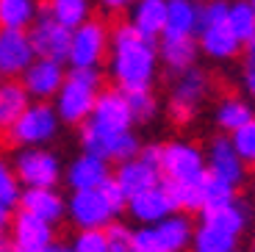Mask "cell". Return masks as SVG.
<instances>
[{
	"mask_svg": "<svg viewBox=\"0 0 255 252\" xmlns=\"http://www.w3.org/2000/svg\"><path fill=\"white\" fill-rule=\"evenodd\" d=\"M247 58H255V36L247 42Z\"/></svg>",
	"mask_w": 255,
	"mask_h": 252,
	"instance_id": "bcb514c9",
	"label": "cell"
},
{
	"mask_svg": "<svg viewBox=\"0 0 255 252\" xmlns=\"http://www.w3.org/2000/svg\"><path fill=\"white\" fill-rule=\"evenodd\" d=\"M70 28L58 25L56 19H50L45 11L33 19V25L28 28V39H31L33 56L36 58H53V61L67 64V53H70Z\"/></svg>",
	"mask_w": 255,
	"mask_h": 252,
	"instance_id": "30bf717a",
	"label": "cell"
},
{
	"mask_svg": "<svg viewBox=\"0 0 255 252\" xmlns=\"http://www.w3.org/2000/svg\"><path fill=\"white\" fill-rule=\"evenodd\" d=\"M158 172H161V180L200 183L205 177V152L186 139H175L169 144H161Z\"/></svg>",
	"mask_w": 255,
	"mask_h": 252,
	"instance_id": "9c48e42d",
	"label": "cell"
},
{
	"mask_svg": "<svg viewBox=\"0 0 255 252\" xmlns=\"http://www.w3.org/2000/svg\"><path fill=\"white\" fill-rule=\"evenodd\" d=\"M136 155L141 158V161H147V164H155L158 166V155H161V144H141L139 152Z\"/></svg>",
	"mask_w": 255,
	"mask_h": 252,
	"instance_id": "60d3db41",
	"label": "cell"
},
{
	"mask_svg": "<svg viewBox=\"0 0 255 252\" xmlns=\"http://www.w3.org/2000/svg\"><path fill=\"white\" fill-rule=\"evenodd\" d=\"M11 169L22 189H56L64 177V164L58 152L47 147H22L14 152Z\"/></svg>",
	"mask_w": 255,
	"mask_h": 252,
	"instance_id": "5b68a950",
	"label": "cell"
},
{
	"mask_svg": "<svg viewBox=\"0 0 255 252\" xmlns=\"http://www.w3.org/2000/svg\"><path fill=\"white\" fill-rule=\"evenodd\" d=\"M130 227L120 225V222H111L106 227V239H109V250L111 252H133L130 250Z\"/></svg>",
	"mask_w": 255,
	"mask_h": 252,
	"instance_id": "f35d334b",
	"label": "cell"
},
{
	"mask_svg": "<svg viewBox=\"0 0 255 252\" xmlns=\"http://www.w3.org/2000/svg\"><path fill=\"white\" fill-rule=\"evenodd\" d=\"M197 11L194 0H166V25L164 33L175 36H194L197 33Z\"/></svg>",
	"mask_w": 255,
	"mask_h": 252,
	"instance_id": "484cf974",
	"label": "cell"
},
{
	"mask_svg": "<svg viewBox=\"0 0 255 252\" xmlns=\"http://www.w3.org/2000/svg\"><path fill=\"white\" fill-rule=\"evenodd\" d=\"M197 39L194 36H175V33H161V44H158V61L164 64L169 72L180 75V72L197 67Z\"/></svg>",
	"mask_w": 255,
	"mask_h": 252,
	"instance_id": "ffe728a7",
	"label": "cell"
},
{
	"mask_svg": "<svg viewBox=\"0 0 255 252\" xmlns=\"http://www.w3.org/2000/svg\"><path fill=\"white\" fill-rule=\"evenodd\" d=\"M100 6L106 8V11L117 14V11H125V8L133 6V0H100Z\"/></svg>",
	"mask_w": 255,
	"mask_h": 252,
	"instance_id": "b9f144b4",
	"label": "cell"
},
{
	"mask_svg": "<svg viewBox=\"0 0 255 252\" xmlns=\"http://www.w3.org/2000/svg\"><path fill=\"white\" fill-rule=\"evenodd\" d=\"M72 252H111L109 239H106V227H89V230H78L72 236Z\"/></svg>",
	"mask_w": 255,
	"mask_h": 252,
	"instance_id": "d590c367",
	"label": "cell"
},
{
	"mask_svg": "<svg viewBox=\"0 0 255 252\" xmlns=\"http://www.w3.org/2000/svg\"><path fill=\"white\" fill-rule=\"evenodd\" d=\"M28 103H31V97L22 89L19 78H3L0 81V130L6 133L11 122L28 108Z\"/></svg>",
	"mask_w": 255,
	"mask_h": 252,
	"instance_id": "d4e9b609",
	"label": "cell"
},
{
	"mask_svg": "<svg viewBox=\"0 0 255 252\" xmlns=\"http://www.w3.org/2000/svg\"><path fill=\"white\" fill-rule=\"evenodd\" d=\"M11 216H14V208H11V205H6V202H0V230H6V227H8Z\"/></svg>",
	"mask_w": 255,
	"mask_h": 252,
	"instance_id": "7bdbcfd3",
	"label": "cell"
},
{
	"mask_svg": "<svg viewBox=\"0 0 255 252\" xmlns=\"http://www.w3.org/2000/svg\"><path fill=\"white\" fill-rule=\"evenodd\" d=\"M205 175L217 177V180L228 183L233 189H239L244 183L247 166L236 155V150H233L228 136H217V139L208 141V150H205Z\"/></svg>",
	"mask_w": 255,
	"mask_h": 252,
	"instance_id": "5bb4252c",
	"label": "cell"
},
{
	"mask_svg": "<svg viewBox=\"0 0 255 252\" xmlns=\"http://www.w3.org/2000/svg\"><path fill=\"white\" fill-rule=\"evenodd\" d=\"M47 252H72V247L70 244H53Z\"/></svg>",
	"mask_w": 255,
	"mask_h": 252,
	"instance_id": "f6af8a7d",
	"label": "cell"
},
{
	"mask_svg": "<svg viewBox=\"0 0 255 252\" xmlns=\"http://www.w3.org/2000/svg\"><path fill=\"white\" fill-rule=\"evenodd\" d=\"M103 194V200L109 202V208L114 211V214H122L125 211V205H128V194H125V189H122L120 183L114 180V175L109 177V180L103 183L100 189H97Z\"/></svg>",
	"mask_w": 255,
	"mask_h": 252,
	"instance_id": "74e56055",
	"label": "cell"
},
{
	"mask_svg": "<svg viewBox=\"0 0 255 252\" xmlns=\"http://www.w3.org/2000/svg\"><path fill=\"white\" fill-rule=\"evenodd\" d=\"M22 214H31L47 225H58L67 216V200L56 189H22L17 200Z\"/></svg>",
	"mask_w": 255,
	"mask_h": 252,
	"instance_id": "d6986e66",
	"label": "cell"
},
{
	"mask_svg": "<svg viewBox=\"0 0 255 252\" xmlns=\"http://www.w3.org/2000/svg\"><path fill=\"white\" fill-rule=\"evenodd\" d=\"M19 191H22V186H19L17 175H14V169H11V161L0 158V202H6V205L17 208Z\"/></svg>",
	"mask_w": 255,
	"mask_h": 252,
	"instance_id": "8d00e7d4",
	"label": "cell"
},
{
	"mask_svg": "<svg viewBox=\"0 0 255 252\" xmlns=\"http://www.w3.org/2000/svg\"><path fill=\"white\" fill-rule=\"evenodd\" d=\"M33 61V47L28 31H8L0 28V81L19 78L22 70Z\"/></svg>",
	"mask_w": 255,
	"mask_h": 252,
	"instance_id": "2e32d148",
	"label": "cell"
},
{
	"mask_svg": "<svg viewBox=\"0 0 255 252\" xmlns=\"http://www.w3.org/2000/svg\"><path fill=\"white\" fill-rule=\"evenodd\" d=\"M100 89H103L100 70H75V67H70L61 89H58L56 97L50 100L56 114H58V120H61V125L78 127L89 120L95 97Z\"/></svg>",
	"mask_w": 255,
	"mask_h": 252,
	"instance_id": "7a4b0ae2",
	"label": "cell"
},
{
	"mask_svg": "<svg viewBox=\"0 0 255 252\" xmlns=\"http://www.w3.org/2000/svg\"><path fill=\"white\" fill-rule=\"evenodd\" d=\"M191 219L183 214H169L155 225H139L130 233L133 252H186L191 244Z\"/></svg>",
	"mask_w": 255,
	"mask_h": 252,
	"instance_id": "277c9868",
	"label": "cell"
},
{
	"mask_svg": "<svg viewBox=\"0 0 255 252\" xmlns=\"http://www.w3.org/2000/svg\"><path fill=\"white\" fill-rule=\"evenodd\" d=\"M158 44L141 36L130 22H120L111 31L109 47V72L117 89L122 92H141L153 89L158 78Z\"/></svg>",
	"mask_w": 255,
	"mask_h": 252,
	"instance_id": "6da1fadb",
	"label": "cell"
},
{
	"mask_svg": "<svg viewBox=\"0 0 255 252\" xmlns=\"http://www.w3.org/2000/svg\"><path fill=\"white\" fill-rule=\"evenodd\" d=\"M253 117H255L253 106H250L247 100H242V97H225L217 106V111H214V122H217V127L225 133H233L236 127L247 125Z\"/></svg>",
	"mask_w": 255,
	"mask_h": 252,
	"instance_id": "f546056e",
	"label": "cell"
},
{
	"mask_svg": "<svg viewBox=\"0 0 255 252\" xmlns=\"http://www.w3.org/2000/svg\"><path fill=\"white\" fill-rule=\"evenodd\" d=\"M114 211L109 208V202L103 200L97 189H83L72 191L67 200V219L78 227V230H89V227H109L114 222Z\"/></svg>",
	"mask_w": 255,
	"mask_h": 252,
	"instance_id": "7c38bea8",
	"label": "cell"
},
{
	"mask_svg": "<svg viewBox=\"0 0 255 252\" xmlns=\"http://www.w3.org/2000/svg\"><path fill=\"white\" fill-rule=\"evenodd\" d=\"M114 180L125 189L128 197H133V194H139V191H144V189L158 186L161 172H158L155 164H147V161H141L139 155H133V158H128V161H120V164H117Z\"/></svg>",
	"mask_w": 255,
	"mask_h": 252,
	"instance_id": "7402d4cb",
	"label": "cell"
},
{
	"mask_svg": "<svg viewBox=\"0 0 255 252\" xmlns=\"http://www.w3.org/2000/svg\"><path fill=\"white\" fill-rule=\"evenodd\" d=\"M236 155L242 158L244 166H255V117L247 122V125L236 127V130L228 136Z\"/></svg>",
	"mask_w": 255,
	"mask_h": 252,
	"instance_id": "e575fe53",
	"label": "cell"
},
{
	"mask_svg": "<svg viewBox=\"0 0 255 252\" xmlns=\"http://www.w3.org/2000/svg\"><path fill=\"white\" fill-rule=\"evenodd\" d=\"M203 183V180H200ZM200 183H178V180H164L161 186L166 189L172 200L175 211H200Z\"/></svg>",
	"mask_w": 255,
	"mask_h": 252,
	"instance_id": "836d02e7",
	"label": "cell"
},
{
	"mask_svg": "<svg viewBox=\"0 0 255 252\" xmlns=\"http://www.w3.org/2000/svg\"><path fill=\"white\" fill-rule=\"evenodd\" d=\"M228 28L236 33L239 42H250L255 36V8L250 0L228 3Z\"/></svg>",
	"mask_w": 255,
	"mask_h": 252,
	"instance_id": "4dcf8cb0",
	"label": "cell"
},
{
	"mask_svg": "<svg viewBox=\"0 0 255 252\" xmlns=\"http://www.w3.org/2000/svg\"><path fill=\"white\" fill-rule=\"evenodd\" d=\"M203 214V225H211L217 230H225L230 236H242L250 225V208L242 200H230L225 205H217V208H205L200 211Z\"/></svg>",
	"mask_w": 255,
	"mask_h": 252,
	"instance_id": "603a6c76",
	"label": "cell"
},
{
	"mask_svg": "<svg viewBox=\"0 0 255 252\" xmlns=\"http://www.w3.org/2000/svg\"><path fill=\"white\" fill-rule=\"evenodd\" d=\"M128 214L136 225H155V222L166 219L169 214H175V205L169 200L164 186H153V189H144L139 194L128 197Z\"/></svg>",
	"mask_w": 255,
	"mask_h": 252,
	"instance_id": "ac0fdd59",
	"label": "cell"
},
{
	"mask_svg": "<svg viewBox=\"0 0 255 252\" xmlns=\"http://www.w3.org/2000/svg\"><path fill=\"white\" fill-rule=\"evenodd\" d=\"M39 14H42L39 0H0V28L28 31Z\"/></svg>",
	"mask_w": 255,
	"mask_h": 252,
	"instance_id": "4316f807",
	"label": "cell"
},
{
	"mask_svg": "<svg viewBox=\"0 0 255 252\" xmlns=\"http://www.w3.org/2000/svg\"><path fill=\"white\" fill-rule=\"evenodd\" d=\"M250 3H253V8H255V0H250Z\"/></svg>",
	"mask_w": 255,
	"mask_h": 252,
	"instance_id": "7dc6e473",
	"label": "cell"
},
{
	"mask_svg": "<svg viewBox=\"0 0 255 252\" xmlns=\"http://www.w3.org/2000/svg\"><path fill=\"white\" fill-rule=\"evenodd\" d=\"M130 25L147 39L161 36L166 25V0H133Z\"/></svg>",
	"mask_w": 255,
	"mask_h": 252,
	"instance_id": "cb8c5ba5",
	"label": "cell"
},
{
	"mask_svg": "<svg viewBox=\"0 0 255 252\" xmlns=\"http://www.w3.org/2000/svg\"><path fill=\"white\" fill-rule=\"evenodd\" d=\"M42 11L64 28H78L92 17V0H45Z\"/></svg>",
	"mask_w": 255,
	"mask_h": 252,
	"instance_id": "83f0119b",
	"label": "cell"
},
{
	"mask_svg": "<svg viewBox=\"0 0 255 252\" xmlns=\"http://www.w3.org/2000/svg\"><path fill=\"white\" fill-rule=\"evenodd\" d=\"M8 230H11V236H8L11 252H47L56 244L53 225H47V222L36 219L31 214H22V211L17 216H11Z\"/></svg>",
	"mask_w": 255,
	"mask_h": 252,
	"instance_id": "4fadbf2b",
	"label": "cell"
},
{
	"mask_svg": "<svg viewBox=\"0 0 255 252\" xmlns=\"http://www.w3.org/2000/svg\"><path fill=\"white\" fill-rule=\"evenodd\" d=\"M128 108H130V120L139 122V125H147V122L155 120L158 114V100H155L153 89H141V92H125Z\"/></svg>",
	"mask_w": 255,
	"mask_h": 252,
	"instance_id": "1f68e13d",
	"label": "cell"
},
{
	"mask_svg": "<svg viewBox=\"0 0 255 252\" xmlns=\"http://www.w3.org/2000/svg\"><path fill=\"white\" fill-rule=\"evenodd\" d=\"M86 122L103 127V130H133V120H130L125 92L122 89H100Z\"/></svg>",
	"mask_w": 255,
	"mask_h": 252,
	"instance_id": "9a60e30c",
	"label": "cell"
},
{
	"mask_svg": "<svg viewBox=\"0 0 255 252\" xmlns=\"http://www.w3.org/2000/svg\"><path fill=\"white\" fill-rule=\"evenodd\" d=\"M197 47L200 53H205L214 61H228L239 53L242 42L236 39V33L228 28V19L225 22H211V25H200L197 28Z\"/></svg>",
	"mask_w": 255,
	"mask_h": 252,
	"instance_id": "44dd1931",
	"label": "cell"
},
{
	"mask_svg": "<svg viewBox=\"0 0 255 252\" xmlns=\"http://www.w3.org/2000/svg\"><path fill=\"white\" fill-rule=\"evenodd\" d=\"M242 83H244V92H247L250 97H255V58H247V64H244Z\"/></svg>",
	"mask_w": 255,
	"mask_h": 252,
	"instance_id": "ab89813d",
	"label": "cell"
},
{
	"mask_svg": "<svg viewBox=\"0 0 255 252\" xmlns=\"http://www.w3.org/2000/svg\"><path fill=\"white\" fill-rule=\"evenodd\" d=\"M61 133V120H58L53 103L45 100H31L28 108L11 122L6 130V139L11 147H47L50 141L58 139Z\"/></svg>",
	"mask_w": 255,
	"mask_h": 252,
	"instance_id": "3957f363",
	"label": "cell"
},
{
	"mask_svg": "<svg viewBox=\"0 0 255 252\" xmlns=\"http://www.w3.org/2000/svg\"><path fill=\"white\" fill-rule=\"evenodd\" d=\"M189 250L191 252H239V239L200 222V227H194V233H191Z\"/></svg>",
	"mask_w": 255,
	"mask_h": 252,
	"instance_id": "f1b7e54d",
	"label": "cell"
},
{
	"mask_svg": "<svg viewBox=\"0 0 255 252\" xmlns=\"http://www.w3.org/2000/svg\"><path fill=\"white\" fill-rule=\"evenodd\" d=\"M78 141H81L83 152L97 155L109 164H120V161L133 158L141 147L139 136L133 130H103L92 122L78 125Z\"/></svg>",
	"mask_w": 255,
	"mask_h": 252,
	"instance_id": "52a82bcc",
	"label": "cell"
},
{
	"mask_svg": "<svg viewBox=\"0 0 255 252\" xmlns=\"http://www.w3.org/2000/svg\"><path fill=\"white\" fill-rule=\"evenodd\" d=\"M64 78H67V70H64L61 61H53V58H36L28 64L22 75H19V83L28 92L31 100H45L50 103L56 97V92L61 89Z\"/></svg>",
	"mask_w": 255,
	"mask_h": 252,
	"instance_id": "8fae6325",
	"label": "cell"
},
{
	"mask_svg": "<svg viewBox=\"0 0 255 252\" xmlns=\"http://www.w3.org/2000/svg\"><path fill=\"white\" fill-rule=\"evenodd\" d=\"M111 47V31L103 19L89 17L70 33V53L67 64L75 70H100L103 58L109 56Z\"/></svg>",
	"mask_w": 255,
	"mask_h": 252,
	"instance_id": "8992f818",
	"label": "cell"
},
{
	"mask_svg": "<svg viewBox=\"0 0 255 252\" xmlns=\"http://www.w3.org/2000/svg\"><path fill=\"white\" fill-rule=\"evenodd\" d=\"M109 177H111L109 161H103V158L89 155V152L81 150L70 164H67L61 180H67V186H70L72 191H83V189H100Z\"/></svg>",
	"mask_w": 255,
	"mask_h": 252,
	"instance_id": "e0dca14e",
	"label": "cell"
},
{
	"mask_svg": "<svg viewBox=\"0 0 255 252\" xmlns=\"http://www.w3.org/2000/svg\"><path fill=\"white\" fill-rule=\"evenodd\" d=\"M0 252H11V241H8L6 230H0Z\"/></svg>",
	"mask_w": 255,
	"mask_h": 252,
	"instance_id": "ee69618b",
	"label": "cell"
},
{
	"mask_svg": "<svg viewBox=\"0 0 255 252\" xmlns=\"http://www.w3.org/2000/svg\"><path fill=\"white\" fill-rule=\"evenodd\" d=\"M230 200H236V189L233 186H228V183L217 180L211 175L203 177V183H200V211L217 208V205H225Z\"/></svg>",
	"mask_w": 255,
	"mask_h": 252,
	"instance_id": "d6a6232c",
	"label": "cell"
},
{
	"mask_svg": "<svg viewBox=\"0 0 255 252\" xmlns=\"http://www.w3.org/2000/svg\"><path fill=\"white\" fill-rule=\"evenodd\" d=\"M194 3H200V0H194Z\"/></svg>",
	"mask_w": 255,
	"mask_h": 252,
	"instance_id": "c3c4849f",
	"label": "cell"
},
{
	"mask_svg": "<svg viewBox=\"0 0 255 252\" xmlns=\"http://www.w3.org/2000/svg\"><path fill=\"white\" fill-rule=\"evenodd\" d=\"M208 95H211V78L205 70L191 67V70L180 72L172 92H169V117L178 125H189L200 114Z\"/></svg>",
	"mask_w": 255,
	"mask_h": 252,
	"instance_id": "ba28073f",
	"label": "cell"
}]
</instances>
